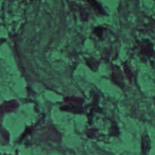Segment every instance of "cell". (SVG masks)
Returning <instances> with one entry per match:
<instances>
[{"label":"cell","mask_w":155,"mask_h":155,"mask_svg":"<svg viewBox=\"0 0 155 155\" xmlns=\"http://www.w3.org/2000/svg\"><path fill=\"white\" fill-rule=\"evenodd\" d=\"M89 2H90V4L92 5V6H93L96 10H98V12H99L101 14H104V9H102V8H101V5H100L99 3L97 2H93V1Z\"/></svg>","instance_id":"cell-1"}]
</instances>
